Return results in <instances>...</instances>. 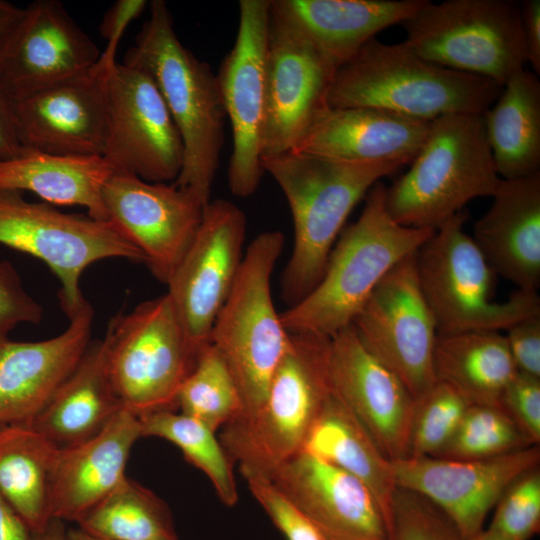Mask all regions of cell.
<instances>
[{
	"instance_id": "obj_12",
	"label": "cell",
	"mask_w": 540,
	"mask_h": 540,
	"mask_svg": "<svg viewBox=\"0 0 540 540\" xmlns=\"http://www.w3.org/2000/svg\"><path fill=\"white\" fill-rule=\"evenodd\" d=\"M416 253L385 275L352 322L363 346L399 377L414 399L436 382L438 336L420 288Z\"/></svg>"
},
{
	"instance_id": "obj_17",
	"label": "cell",
	"mask_w": 540,
	"mask_h": 540,
	"mask_svg": "<svg viewBox=\"0 0 540 540\" xmlns=\"http://www.w3.org/2000/svg\"><path fill=\"white\" fill-rule=\"evenodd\" d=\"M100 51L58 0H36L0 41V80L12 100L82 76Z\"/></svg>"
},
{
	"instance_id": "obj_41",
	"label": "cell",
	"mask_w": 540,
	"mask_h": 540,
	"mask_svg": "<svg viewBox=\"0 0 540 540\" xmlns=\"http://www.w3.org/2000/svg\"><path fill=\"white\" fill-rule=\"evenodd\" d=\"M246 481L252 496L286 540H323L305 514L271 479Z\"/></svg>"
},
{
	"instance_id": "obj_36",
	"label": "cell",
	"mask_w": 540,
	"mask_h": 540,
	"mask_svg": "<svg viewBox=\"0 0 540 540\" xmlns=\"http://www.w3.org/2000/svg\"><path fill=\"white\" fill-rule=\"evenodd\" d=\"M177 407L214 432L239 416L241 399L236 382L224 358L211 343L200 351L184 380Z\"/></svg>"
},
{
	"instance_id": "obj_3",
	"label": "cell",
	"mask_w": 540,
	"mask_h": 540,
	"mask_svg": "<svg viewBox=\"0 0 540 540\" xmlns=\"http://www.w3.org/2000/svg\"><path fill=\"white\" fill-rule=\"evenodd\" d=\"M434 231L397 223L386 206V187L377 182L367 193L358 219L333 246L318 284L280 313L282 325L289 333L331 338L352 324L385 275L417 252Z\"/></svg>"
},
{
	"instance_id": "obj_18",
	"label": "cell",
	"mask_w": 540,
	"mask_h": 540,
	"mask_svg": "<svg viewBox=\"0 0 540 540\" xmlns=\"http://www.w3.org/2000/svg\"><path fill=\"white\" fill-rule=\"evenodd\" d=\"M337 69L303 36L270 14L261 159L297 147L327 108V93Z\"/></svg>"
},
{
	"instance_id": "obj_10",
	"label": "cell",
	"mask_w": 540,
	"mask_h": 540,
	"mask_svg": "<svg viewBox=\"0 0 540 540\" xmlns=\"http://www.w3.org/2000/svg\"><path fill=\"white\" fill-rule=\"evenodd\" d=\"M104 336L110 378L123 407L138 416L176 411L197 357L168 295L115 316Z\"/></svg>"
},
{
	"instance_id": "obj_46",
	"label": "cell",
	"mask_w": 540,
	"mask_h": 540,
	"mask_svg": "<svg viewBox=\"0 0 540 540\" xmlns=\"http://www.w3.org/2000/svg\"><path fill=\"white\" fill-rule=\"evenodd\" d=\"M523 40L526 62L533 73L540 75V0H526L521 4Z\"/></svg>"
},
{
	"instance_id": "obj_11",
	"label": "cell",
	"mask_w": 540,
	"mask_h": 540,
	"mask_svg": "<svg viewBox=\"0 0 540 540\" xmlns=\"http://www.w3.org/2000/svg\"><path fill=\"white\" fill-rule=\"evenodd\" d=\"M0 244L41 260L54 272L67 316L86 300L79 285L91 264L109 258L144 263L142 253L110 221L29 202L18 191H0Z\"/></svg>"
},
{
	"instance_id": "obj_22",
	"label": "cell",
	"mask_w": 540,
	"mask_h": 540,
	"mask_svg": "<svg viewBox=\"0 0 540 540\" xmlns=\"http://www.w3.org/2000/svg\"><path fill=\"white\" fill-rule=\"evenodd\" d=\"M106 76L90 72L13 100L23 147L55 155L103 156Z\"/></svg>"
},
{
	"instance_id": "obj_48",
	"label": "cell",
	"mask_w": 540,
	"mask_h": 540,
	"mask_svg": "<svg viewBox=\"0 0 540 540\" xmlns=\"http://www.w3.org/2000/svg\"><path fill=\"white\" fill-rule=\"evenodd\" d=\"M33 532L0 495V540H32Z\"/></svg>"
},
{
	"instance_id": "obj_2",
	"label": "cell",
	"mask_w": 540,
	"mask_h": 540,
	"mask_svg": "<svg viewBox=\"0 0 540 540\" xmlns=\"http://www.w3.org/2000/svg\"><path fill=\"white\" fill-rule=\"evenodd\" d=\"M124 64L142 69L156 84L184 148L182 169L173 184L206 206L225 141L226 113L217 75L179 40L165 1L150 3V15Z\"/></svg>"
},
{
	"instance_id": "obj_13",
	"label": "cell",
	"mask_w": 540,
	"mask_h": 540,
	"mask_svg": "<svg viewBox=\"0 0 540 540\" xmlns=\"http://www.w3.org/2000/svg\"><path fill=\"white\" fill-rule=\"evenodd\" d=\"M107 130L103 157L115 171L153 183L176 180L184 148L153 79L117 63L105 80Z\"/></svg>"
},
{
	"instance_id": "obj_27",
	"label": "cell",
	"mask_w": 540,
	"mask_h": 540,
	"mask_svg": "<svg viewBox=\"0 0 540 540\" xmlns=\"http://www.w3.org/2000/svg\"><path fill=\"white\" fill-rule=\"evenodd\" d=\"M428 0H270V14L338 68L376 34L411 18Z\"/></svg>"
},
{
	"instance_id": "obj_37",
	"label": "cell",
	"mask_w": 540,
	"mask_h": 540,
	"mask_svg": "<svg viewBox=\"0 0 540 540\" xmlns=\"http://www.w3.org/2000/svg\"><path fill=\"white\" fill-rule=\"evenodd\" d=\"M533 445L499 405H470L450 440L433 457L487 459Z\"/></svg>"
},
{
	"instance_id": "obj_38",
	"label": "cell",
	"mask_w": 540,
	"mask_h": 540,
	"mask_svg": "<svg viewBox=\"0 0 540 540\" xmlns=\"http://www.w3.org/2000/svg\"><path fill=\"white\" fill-rule=\"evenodd\" d=\"M469 406L456 390L440 381L415 398L408 457L435 456L450 440Z\"/></svg>"
},
{
	"instance_id": "obj_28",
	"label": "cell",
	"mask_w": 540,
	"mask_h": 540,
	"mask_svg": "<svg viewBox=\"0 0 540 540\" xmlns=\"http://www.w3.org/2000/svg\"><path fill=\"white\" fill-rule=\"evenodd\" d=\"M124 407L112 384L107 340L91 341L75 370L30 424L56 449L99 434Z\"/></svg>"
},
{
	"instance_id": "obj_25",
	"label": "cell",
	"mask_w": 540,
	"mask_h": 540,
	"mask_svg": "<svg viewBox=\"0 0 540 540\" xmlns=\"http://www.w3.org/2000/svg\"><path fill=\"white\" fill-rule=\"evenodd\" d=\"M430 123L371 107H327L292 151L351 162L406 165L419 152Z\"/></svg>"
},
{
	"instance_id": "obj_14",
	"label": "cell",
	"mask_w": 540,
	"mask_h": 540,
	"mask_svg": "<svg viewBox=\"0 0 540 540\" xmlns=\"http://www.w3.org/2000/svg\"><path fill=\"white\" fill-rule=\"evenodd\" d=\"M247 230L244 212L217 199L204 207L196 235L167 282V295L197 357L239 272Z\"/></svg>"
},
{
	"instance_id": "obj_20",
	"label": "cell",
	"mask_w": 540,
	"mask_h": 540,
	"mask_svg": "<svg viewBox=\"0 0 540 540\" xmlns=\"http://www.w3.org/2000/svg\"><path fill=\"white\" fill-rule=\"evenodd\" d=\"M333 393L373 437L391 461L408 457L414 397L388 367L360 342L352 324L331 337Z\"/></svg>"
},
{
	"instance_id": "obj_1",
	"label": "cell",
	"mask_w": 540,
	"mask_h": 540,
	"mask_svg": "<svg viewBox=\"0 0 540 540\" xmlns=\"http://www.w3.org/2000/svg\"><path fill=\"white\" fill-rule=\"evenodd\" d=\"M289 204L293 249L284 269L281 295L288 307L318 284L337 237L354 209L397 162H351L289 151L261 159Z\"/></svg>"
},
{
	"instance_id": "obj_21",
	"label": "cell",
	"mask_w": 540,
	"mask_h": 540,
	"mask_svg": "<svg viewBox=\"0 0 540 540\" xmlns=\"http://www.w3.org/2000/svg\"><path fill=\"white\" fill-rule=\"evenodd\" d=\"M271 480L305 514L323 540H389L379 503L358 479L302 450Z\"/></svg>"
},
{
	"instance_id": "obj_19",
	"label": "cell",
	"mask_w": 540,
	"mask_h": 540,
	"mask_svg": "<svg viewBox=\"0 0 540 540\" xmlns=\"http://www.w3.org/2000/svg\"><path fill=\"white\" fill-rule=\"evenodd\" d=\"M537 466H540L539 445L487 459L424 456L392 461L396 486L433 502L467 539L484 528L488 513L505 489L518 476Z\"/></svg>"
},
{
	"instance_id": "obj_42",
	"label": "cell",
	"mask_w": 540,
	"mask_h": 540,
	"mask_svg": "<svg viewBox=\"0 0 540 540\" xmlns=\"http://www.w3.org/2000/svg\"><path fill=\"white\" fill-rule=\"evenodd\" d=\"M534 445L540 443V377L516 372L498 404Z\"/></svg>"
},
{
	"instance_id": "obj_16",
	"label": "cell",
	"mask_w": 540,
	"mask_h": 540,
	"mask_svg": "<svg viewBox=\"0 0 540 540\" xmlns=\"http://www.w3.org/2000/svg\"><path fill=\"white\" fill-rule=\"evenodd\" d=\"M108 220L167 284L193 241L204 205L189 190L114 171L103 189Z\"/></svg>"
},
{
	"instance_id": "obj_23",
	"label": "cell",
	"mask_w": 540,
	"mask_h": 540,
	"mask_svg": "<svg viewBox=\"0 0 540 540\" xmlns=\"http://www.w3.org/2000/svg\"><path fill=\"white\" fill-rule=\"evenodd\" d=\"M57 336L0 344V425L31 424L75 370L91 342L93 308L85 300Z\"/></svg>"
},
{
	"instance_id": "obj_34",
	"label": "cell",
	"mask_w": 540,
	"mask_h": 540,
	"mask_svg": "<svg viewBox=\"0 0 540 540\" xmlns=\"http://www.w3.org/2000/svg\"><path fill=\"white\" fill-rule=\"evenodd\" d=\"M77 527L105 540H180L167 504L128 477Z\"/></svg>"
},
{
	"instance_id": "obj_8",
	"label": "cell",
	"mask_w": 540,
	"mask_h": 540,
	"mask_svg": "<svg viewBox=\"0 0 540 540\" xmlns=\"http://www.w3.org/2000/svg\"><path fill=\"white\" fill-rule=\"evenodd\" d=\"M460 211L448 219L416 253L421 291L438 335L466 331H501L540 314L537 292L517 290L504 302L493 300L495 272L464 230Z\"/></svg>"
},
{
	"instance_id": "obj_47",
	"label": "cell",
	"mask_w": 540,
	"mask_h": 540,
	"mask_svg": "<svg viewBox=\"0 0 540 540\" xmlns=\"http://www.w3.org/2000/svg\"><path fill=\"white\" fill-rule=\"evenodd\" d=\"M13 112V100L0 80V159L12 158L22 152Z\"/></svg>"
},
{
	"instance_id": "obj_40",
	"label": "cell",
	"mask_w": 540,
	"mask_h": 540,
	"mask_svg": "<svg viewBox=\"0 0 540 540\" xmlns=\"http://www.w3.org/2000/svg\"><path fill=\"white\" fill-rule=\"evenodd\" d=\"M490 528L514 539L530 540L540 530V466L518 476L494 507Z\"/></svg>"
},
{
	"instance_id": "obj_32",
	"label": "cell",
	"mask_w": 540,
	"mask_h": 540,
	"mask_svg": "<svg viewBox=\"0 0 540 540\" xmlns=\"http://www.w3.org/2000/svg\"><path fill=\"white\" fill-rule=\"evenodd\" d=\"M433 367L436 381L451 386L470 405H498L517 372L505 335L499 331L438 335Z\"/></svg>"
},
{
	"instance_id": "obj_51",
	"label": "cell",
	"mask_w": 540,
	"mask_h": 540,
	"mask_svg": "<svg viewBox=\"0 0 540 540\" xmlns=\"http://www.w3.org/2000/svg\"><path fill=\"white\" fill-rule=\"evenodd\" d=\"M468 540H514L490 527L483 528Z\"/></svg>"
},
{
	"instance_id": "obj_30",
	"label": "cell",
	"mask_w": 540,
	"mask_h": 540,
	"mask_svg": "<svg viewBox=\"0 0 540 540\" xmlns=\"http://www.w3.org/2000/svg\"><path fill=\"white\" fill-rule=\"evenodd\" d=\"M303 450L363 483L379 503L389 525L390 506L397 488L392 461L333 392L311 428Z\"/></svg>"
},
{
	"instance_id": "obj_15",
	"label": "cell",
	"mask_w": 540,
	"mask_h": 540,
	"mask_svg": "<svg viewBox=\"0 0 540 540\" xmlns=\"http://www.w3.org/2000/svg\"><path fill=\"white\" fill-rule=\"evenodd\" d=\"M269 0L239 1V25L233 47L216 74L233 133L228 166L231 193L246 198L258 188L266 120L265 59Z\"/></svg>"
},
{
	"instance_id": "obj_6",
	"label": "cell",
	"mask_w": 540,
	"mask_h": 540,
	"mask_svg": "<svg viewBox=\"0 0 540 540\" xmlns=\"http://www.w3.org/2000/svg\"><path fill=\"white\" fill-rule=\"evenodd\" d=\"M483 114L431 121L409 170L386 188V206L400 225L436 230L471 200L491 197L500 181Z\"/></svg>"
},
{
	"instance_id": "obj_9",
	"label": "cell",
	"mask_w": 540,
	"mask_h": 540,
	"mask_svg": "<svg viewBox=\"0 0 540 540\" xmlns=\"http://www.w3.org/2000/svg\"><path fill=\"white\" fill-rule=\"evenodd\" d=\"M423 59L501 86L526 63L521 4L511 0L430 1L401 24Z\"/></svg>"
},
{
	"instance_id": "obj_49",
	"label": "cell",
	"mask_w": 540,
	"mask_h": 540,
	"mask_svg": "<svg viewBox=\"0 0 540 540\" xmlns=\"http://www.w3.org/2000/svg\"><path fill=\"white\" fill-rule=\"evenodd\" d=\"M22 9L8 1L0 0V41L18 19Z\"/></svg>"
},
{
	"instance_id": "obj_33",
	"label": "cell",
	"mask_w": 540,
	"mask_h": 540,
	"mask_svg": "<svg viewBox=\"0 0 540 540\" xmlns=\"http://www.w3.org/2000/svg\"><path fill=\"white\" fill-rule=\"evenodd\" d=\"M58 451L30 424L0 425V495L33 533L52 520L50 491Z\"/></svg>"
},
{
	"instance_id": "obj_44",
	"label": "cell",
	"mask_w": 540,
	"mask_h": 540,
	"mask_svg": "<svg viewBox=\"0 0 540 540\" xmlns=\"http://www.w3.org/2000/svg\"><path fill=\"white\" fill-rule=\"evenodd\" d=\"M147 6L145 0H117L104 14L99 26V32L106 46L93 70L107 76L117 64L116 53L119 42L129 24L138 18Z\"/></svg>"
},
{
	"instance_id": "obj_26",
	"label": "cell",
	"mask_w": 540,
	"mask_h": 540,
	"mask_svg": "<svg viewBox=\"0 0 540 540\" xmlns=\"http://www.w3.org/2000/svg\"><path fill=\"white\" fill-rule=\"evenodd\" d=\"M487 212L474 224L473 240L493 271L517 290L540 286V172L500 179Z\"/></svg>"
},
{
	"instance_id": "obj_45",
	"label": "cell",
	"mask_w": 540,
	"mask_h": 540,
	"mask_svg": "<svg viewBox=\"0 0 540 540\" xmlns=\"http://www.w3.org/2000/svg\"><path fill=\"white\" fill-rule=\"evenodd\" d=\"M506 331L505 338L517 371L540 377V314L525 317Z\"/></svg>"
},
{
	"instance_id": "obj_24",
	"label": "cell",
	"mask_w": 540,
	"mask_h": 540,
	"mask_svg": "<svg viewBox=\"0 0 540 540\" xmlns=\"http://www.w3.org/2000/svg\"><path fill=\"white\" fill-rule=\"evenodd\" d=\"M142 437L140 417L123 408L96 436L59 450L50 491L52 519L77 523L127 477L126 464Z\"/></svg>"
},
{
	"instance_id": "obj_7",
	"label": "cell",
	"mask_w": 540,
	"mask_h": 540,
	"mask_svg": "<svg viewBox=\"0 0 540 540\" xmlns=\"http://www.w3.org/2000/svg\"><path fill=\"white\" fill-rule=\"evenodd\" d=\"M283 245L284 235L276 230L251 241L211 331L210 343L224 358L239 391L241 412L235 419L248 417L261 406L289 345L290 333L271 293L272 273Z\"/></svg>"
},
{
	"instance_id": "obj_43",
	"label": "cell",
	"mask_w": 540,
	"mask_h": 540,
	"mask_svg": "<svg viewBox=\"0 0 540 540\" xmlns=\"http://www.w3.org/2000/svg\"><path fill=\"white\" fill-rule=\"evenodd\" d=\"M42 317V306L25 290L14 265L0 260V344L19 324H38Z\"/></svg>"
},
{
	"instance_id": "obj_50",
	"label": "cell",
	"mask_w": 540,
	"mask_h": 540,
	"mask_svg": "<svg viewBox=\"0 0 540 540\" xmlns=\"http://www.w3.org/2000/svg\"><path fill=\"white\" fill-rule=\"evenodd\" d=\"M66 531L63 521L52 519L43 531L33 533L32 540H66Z\"/></svg>"
},
{
	"instance_id": "obj_4",
	"label": "cell",
	"mask_w": 540,
	"mask_h": 540,
	"mask_svg": "<svg viewBox=\"0 0 540 540\" xmlns=\"http://www.w3.org/2000/svg\"><path fill=\"white\" fill-rule=\"evenodd\" d=\"M502 87L482 76L431 63L404 42L370 40L340 66L329 108L371 107L431 122L448 114H483Z\"/></svg>"
},
{
	"instance_id": "obj_35",
	"label": "cell",
	"mask_w": 540,
	"mask_h": 540,
	"mask_svg": "<svg viewBox=\"0 0 540 540\" xmlns=\"http://www.w3.org/2000/svg\"><path fill=\"white\" fill-rule=\"evenodd\" d=\"M142 437H158L177 446L184 457L210 480L220 501L228 507L239 499L233 464L215 432L199 420L176 411L139 416Z\"/></svg>"
},
{
	"instance_id": "obj_52",
	"label": "cell",
	"mask_w": 540,
	"mask_h": 540,
	"mask_svg": "<svg viewBox=\"0 0 540 540\" xmlns=\"http://www.w3.org/2000/svg\"><path fill=\"white\" fill-rule=\"evenodd\" d=\"M66 540H105L96 536H93L79 527L67 529Z\"/></svg>"
},
{
	"instance_id": "obj_29",
	"label": "cell",
	"mask_w": 540,
	"mask_h": 540,
	"mask_svg": "<svg viewBox=\"0 0 540 540\" xmlns=\"http://www.w3.org/2000/svg\"><path fill=\"white\" fill-rule=\"evenodd\" d=\"M115 170L103 156L55 155L26 148L0 159V191H30L51 204L77 205L109 221L103 189Z\"/></svg>"
},
{
	"instance_id": "obj_39",
	"label": "cell",
	"mask_w": 540,
	"mask_h": 540,
	"mask_svg": "<svg viewBox=\"0 0 540 540\" xmlns=\"http://www.w3.org/2000/svg\"><path fill=\"white\" fill-rule=\"evenodd\" d=\"M389 540H468L438 506L397 487L390 506Z\"/></svg>"
},
{
	"instance_id": "obj_5",
	"label": "cell",
	"mask_w": 540,
	"mask_h": 540,
	"mask_svg": "<svg viewBox=\"0 0 540 540\" xmlns=\"http://www.w3.org/2000/svg\"><path fill=\"white\" fill-rule=\"evenodd\" d=\"M331 338L290 333L261 406L222 428L220 442L243 477L271 479L303 450L307 436L332 394L329 371Z\"/></svg>"
},
{
	"instance_id": "obj_31",
	"label": "cell",
	"mask_w": 540,
	"mask_h": 540,
	"mask_svg": "<svg viewBox=\"0 0 540 540\" xmlns=\"http://www.w3.org/2000/svg\"><path fill=\"white\" fill-rule=\"evenodd\" d=\"M483 119L500 178L539 173L540 82L536 74L522 69L511 76L495 104L483 113Z\"/></svg>"
}]
</instances>
